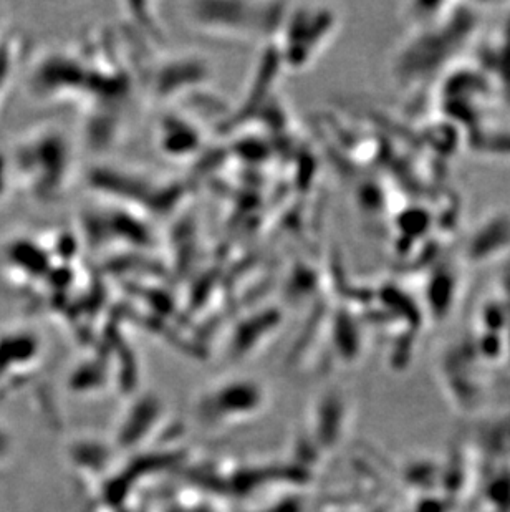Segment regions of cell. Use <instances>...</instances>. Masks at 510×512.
<instances>
[{
  "instance_id": "cell-1",
  "label": "cell",
  "mask_w": 510,
  "mask_h": 512,
  "mask_svg": "<svg viewBox=\"0 0 510 512\" xmlns=\"http://www.w3.org/2000/svg\"><path fill=\"white\" fill-rule=\"evenodd\" d=\"M14 170L30 193L40 201L67 188L72 171V153L60 131H35L20 141L14 151Z\"/></svg>"
}]
</instances>
